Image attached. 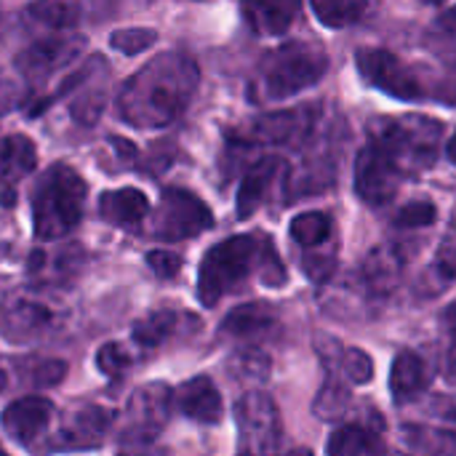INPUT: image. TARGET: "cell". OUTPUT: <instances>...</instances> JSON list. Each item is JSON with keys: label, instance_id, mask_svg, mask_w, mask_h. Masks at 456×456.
Returning a JSON list of instances; mask_svg holds the SVG:
<instances>
[{"label": "cell", "instance_id": "6da1fadb", "mask_svg": "<svg viewBox=\"0 0 456 456\" xmlns=\"http://www.w3.org/2000/svg\"><path fill=\"white\" fill-rule=\"evenodd\" d=\"M200 83L192 56L166 51L139 67L118 91V118L142 131H158L179 120Z\"/></svg>", "mask_w": 456, "mask_h": 456}, {"label": "cell", "instance_id": "7a4b0ae2", "mask_svg": "<svg viewBox=\"0 0 456 456\" xmlns=\"http://www.w3.org/2000/svg\"><path fill=\"white\" fill-rule=\"evenodd\" d=\"M251 275H259L270 289L286 283V267L270 238L232 235L206 251L198 273V299L214 307L222 297L238 291Z\"/></svg>", "mask_w": 456, "mask_h": 456}, {"label": "cell", "instance_id": "3957f363", "mask_svg": "<svg viewBox=\"0 0 456 456\" xmlns=\"http://www.w3.org/2000/svg\"><path fill=\"white\" fill-rule=\"evenodd\" d=\"M86 182L72 166L53 163L43 171L32 192V222L40 240H59L69 235L86 208Z\"/></svg>", "mask_w": 456, "mask_h": 456}, {"label": "cell", "instance_id": "277c9868", "mask_svg": "<svg viewBox=\"0 0 456 456\" xmlns=\"http://www.w3.org/2000/svg\"><path fill=\"white\" fill-rule=\"evenodd\" d=\"M369 134L403 176H417L436 166L444 126L428 115H398L377 118L369 126Z\"/></svg>", "mask_w": 456, "mask_h": 456}, {"label": "cell", "instance_id": "5b68a950", "mask_svg": "<svg viewBox=\"0 0 456 456\" xmlns=\"http://www.w3.org/2000/svg\"><path fill=\"white\" fill-rule=\"evenodd\" d=\"M326 72H329V56L323 53L321 45L307 40H289L262 56L254 91L270 102L289 99L321 83Z\"/></svg>", "mask_w": 456, "mask_h": 456}, {"label": "cell", "instance_id": "8992f818", "mask_svg": "<svg viewBox=\"0 0 456 456\" xmlns=\"http://www.w3.org/2000/svg\"><path fill=\"white\" fill-rule=\"evenodd\" d=\"M318 123V104L310 107H291L267 115H256L227 134L232 144L240 147H283L297 144L310 136Z\"/></svg>", "mask_w": 456, "mask_h": 456}, {"label": "cell", "instance_id": "52a82bcc", "mask_svg": "<svg viewBox=\"0 0 456 456\" xmlns=\"http://www.w3.org/2000/svg\"><path fill=\"white\" fill-rule=\"evenodd\" d=\"M211 227H214V214L195 192L182 187H168L160 195V203L152 214L150 232L160 240L174 243V240L198 238Z\"/></svg>", "mask_w": 456, "mask_h": 456}, {"label": "cell", "instance_id": "ba28073f", "mask_svg": "<svg viewBox=\"0 0 456 456\" xmlns=\"http://www.w3.org/2000/svg\"><path fill=\"white\" fill-rule=\"evenodd\" d=\"M59 310L37 294L11 291L0 299V337L13 345L45 339L51 331L59 329Z\"/></svg>", "mask_w": 456, "mask_h": 456}, {"label": "cell", "instance_id": "9c48e42d", "mask_svg": "<svg viewBox=\"0 0 456 456\" xmlns=\"http://www.w3.org/2000/svg\"><path fill=\"white\" fill-rule=\"evenodd\" d=\"M238 449L243 454H273L281 449L283 425L275 401L267 393H246L235 403Z\"/></svg>", "mask_w": 456, "mask_h": 456}, {"label": "cell", "instance_id": "30bf717a", "mask_svg": "<svg viewBox=\"0 0 456 456\" xmlns=\"http://www.w3.org/2000/svg\"><path fill=\"white\" fill-rule=\"evenodd\" d=\"M86 48V37L75 35V32H51L48 37L35 40L32 45H27L24 51L16 53L13 64L21 72L24 80H29L32 86L45 83L51 75L67 69Z\"/></svg>", "mask_w": 456, "mask_h": 456}, {"label": "cell", "instance_id": "8fae6325", "mask_svg": "<svg viewBox=\"0 0 456 456\" xmlns=\"http://www.w3.org/2000/svg\"><path fill=\"white\" fill-rule=\"evenodd\" d=\"M355 64L358 72L363 75V80L379 91H385L387 96L411 102V99H422V86L414 75L411 67H406L393 51L385 48H361L355 53Z\"/></svg>", "mask_w": 456, "mask_h": 456}, {"label": "cell", "instance_id": "7c38bea8", "mask_svg": "<svg viewBox=\"0 0 456 456\" xmlns=\"http://www.w3.org/2000/svg\"><path fill=\"white\" fill-rule=\"evenodd\" d=\"M403 174L385 155V150L369 142L355 158V192L369 206H385L398 195Z\"/></svg>", "mask_w": 456, "mask_h": 456}, {"label": "cell", "instance_id": "4fadbf2b", "mask_svg": "<svg viewBox=\"0 0 456 456\" xmlns=\"http://www.w3.org/2000/svg\"><path fill=\"white\" fill-rule=\"evenodd\" d=\"M171 390L163 382H152L139 387L131 401H128V430L126 438L128 441H152L158 438V433L166 428L168 417H171Z\"/></svg>", "mask_w": 456, "mask_h": 456}, {"label": "cell", "instance_id": "5bb4252c", "mask_svg": "<svg viewBox=\"0 0 456 456\" xmlns=\"http://www.w3.org/2000/svg\"><path fill=\"white\" fill-rule=\"evenodd\" d=\"M51 417H53V403L48 398L27 395V398H19L3 409L0 428L19 446H32L48 430Z\"/></svg>", "mask_w": 456, "mask_h": 456}, {"label": "cell", "instance_id": "9a60e30c", "mask_svg": "<svg viewBox=\"0 0 456 456\" xmlns=\"http://www.w3.org/2000/svg\"><path fill=\"white\" fill-rule=\"evenodd\" d=\"M112 425V414L107 409L99 406H83L77 411H72L64 425L56 430L53 436V446L56 452H80V449H94L99 446V441L107 436Z\"/></svg>", "mask_w": 456, "mask_h": 456}, {"label": "cell", "instance_id": "2e32d148", "mask_svg": "<svg viewBox=\"0 0 456 456\" xmlns=\"http://www.w3.org/2000/svg\"><path fill=\"white\" fill-rule=\"evenodd\" d=\"M174 403H176L179 414H184L187 419H192L198 425H216L222 419V409H224L222 395L208 377H195V379L184 382L176 390Z\"/></svg>", "mask_w": 456, "mask_h": 456}, {"label": "cell", "instance_id": "e0dca14e", "mask_svg": "<svg viewBox=\"0 0 456 456\" xmlns=\"http://www.w3.org/2000/svg\"><path fill=\"white\" fill-rule=\"evenodd\" d=\"M99 214L107 224L118 230H139L150 214V200L136 187L110 190L99 198Z\"/></svg>", "mask_w": 456, "mask_h": 456}, {"label": "cell", "instance_id": "ac0fdd59", "mask_svg": "<svg viewBox=\"0 0 456 456\" xmlns=\"http://www.w3.org/2000/svg\"><path fill=\"white\" fill-rule=\"evenodd\" d=\"M433 371L428 366V361L411 350H403L395 355L393 369H390V393L395 403H411L417 401L428 387H430Z\"/></svg>", "mask_w": 456, "mask_h": 456}, {"label": "cell", "instance_id": "d6986e66", "mask_svg": "<svg viewBox=\"0 0 456 456\" xmlns=\"http://www.w3.org/2000/svg\"><path fill=\"white\" fill-rule=\"evenodd\" d=\"M37 150L35 142L24 134H11L0 139V187L11 195V190L35 171Z\"/></svg>", "mask_w": 456, "mask_h": 456}, {"label": "cell", "instance_id": "ffe728a7", "mask_svg": "<svg viewBox=\"0 0 456 456\" xmlns=\"http://www.w3.org/2000/svg\"><path fill=\"white\" fill-rule=\"evenodd\" d=\"M190 326L192 331L200 326L195 315L176 313V310H155L134 326V342L142 347H160L171 342L174 337L184 334Z\"/></svg>", "mask_w": 456, "mask_h": 456}, {"label": "cell", "instance_id": "44dd1931", "mask_svg": "<svg viewBox=\"0 0 456 456\" xmlns=\"http://www.w3.org/2000/svg\"><path fill=\"white\" fill-rule=\"evenodd\" d=\"M403 270H406V256H403L401 246L385 243V246H377L369 254V259L363 265V281L371 289V294L385 297L398 286Z\"/></svg>", "mask_w": 456, "mask_h": 456}, {"label": "cell", "instance_id": "7402d4cb", "mask_svg": "<svg viewBox=\"0 0 456 456\" xmlns=\"http://www.w3.org/2000/svg\"><path fill=\"white\" fill-rule=\"evenodd\" d=\"M278 326V310L267 302H248L227 313L222 321V334L235 339H256Z\"/></svg>", "mask_w": 456, "mask_h": 456}, {"label": "cell", "instance_id": "603a6c76", "mask_svg": "<svg viewBox=\"0 0 456 456\" xmlns=\"http://www.w3.org/2000/svg\"><path fill=\"white\" fill-rule=\"evenodd\" d=\"M302 0H240L243 16L259 35H283L297 19Z\"/></svg>", "mask_w": 456, "mask_h": 456}, {"label": "cell", "instance_id": "cb8c5ba5", "mask_svg": "<svg viewBox=\"0 0 456 456\" xmlns=\"http://www.w3.org/2000/svg\"><path fill=\"white\" fill-rule=\"evenodd\" d=\"M107 61H102L72 94L75 99L69 102V115L75 123L83 126H94L99 120V115L104 112L107 104Z\"/></svg>", "mask_w": 456, "mask_h": 456}, {"label": "cell", "instance_id": "d4e9b609", "mask_svg": "<svg viewBox=\"0 0 456 456\" xmlns=\"http://www.w3.org/2000/svg\"><path fill=\"white\" fill-rule=\"evenodd\" d=\"M283 163L278 158H262L254 166H248V171L243 174L240 190H238V216L248 219L265 200L273 179L281 174Z\"/></svg>", "mask_w": 456, "mask_h": 456}, {"label": "cell", "instance_id": "484cf974", "mask_svg": "<svg viewBox=\"0 0 456 456\" xmlns=\"http://www.w3.org/2000/svg\"><path fill=\"white\" fill-rule=\"evenodd\" d=\"M24 19L35 29L45 32H67L77 24L80 8L75 0H32L24 8Z\"/></svg>", "mask_w": 456, "mask_h": 456}, {"label": "cell", "instance_id": "4316f807", "mask_svg": "<svg viewBox=\"0 0 456 456\" xmlns=\"http://www.w3.org/2000/svg\"><path fill=\"white\" fill-rule=\"evenodd\" d=\"M326 452L331 456L382 454L385 452V444L366 425H345V428L334 430V436L326 444Z\"/></svg>", "mask_w": 456, "mask_h": 456}, {"label": "cell", "instance_id": "83f0119b", "mask_svg": "<svg viewBox=\"0 0 456 456\" xmlns=\"http://www.w3.org/2000/svg\"><path fill=\"white\" fill-rule=\"evenodd\" d=\"M72 254H77L75 248L67 251H56V254H45V251H35L29 259V275L35 281H45V283H59L67 275H75L80 270V259H69Z\"/></svg>", "mask_w": 456, "mask_h": 456}, {"label": "cell", "instance_id": "f1b7e54d", "mask_svg": "<svg viewBox=\"0 0 456 456\" xmlns=\"http://www.w3.org/2000/svg\"><path fill=\"white\" fill-rule=\"evenodd\" d=\"M310 8L321 24L331 29H342L355 24L366 13L369 0H310Z\"/></svg>", "mask_w": 456, "mask_h": 456}, {"label": "cell", "instance_id": "f546056e", "mask_svg": "<svg viewBox=\"0 0 456 456\" xmlns=\"http://www.w3.org/2000/svg\"><path fill=\"white\" fill-rule=\"evenodd\" d=\"M331 235V216L323 211H305L291 219V238L302 248H321Z\"/></svg>", "mask_w": 456, "mask_h": 456}, {"label": "cell", "instance_id": "4dcf8cb0", "mask_svg": "<svg viewBox=\"0 0 456 456\" xmlns=\"http://www.w3.org/2000/svg\"><path fill=\"white\" fill-rule=\"evenodd\" d=\"M21 379L27 387L32 390H48L56 387L59 382H64L67 377V363L56 361V358H32L27 363H21Z\"/></svg>", "mask_w": 456, "mask_h": 456}, {"label": "cell", "instance_id": "1f68e13d", "mask_svg": "<svg viewBox=\"0 0 456 456\" xmlns=\"http://www.w3.org/2000/svg\"><path fill=\"white\" fill-rule=\"evenodd\" d=\"M350 409V393L347 387H342L339 382H329L326 387H321V393L313 401V411L318 419L323 422H337L347 414Z\"/></svg>", "mask_w": 456, "mask_h": 456}, {"label": "cell", "instance_id": "d6a6232c", "mask_svg": "<svg viewBox=\"0 0 456 456\" xmlns=\"http://www.w3.org/2000/svg\"><path fill=\"white\" fill-rule=\"evenodd\" d=\"M158 43V32L152 27H123L110 35V45L120 53H142Z\"/></svg>", "mask_w": 456, "mask_h": 456}, {"label": "cell", "instance_id": "836d02e7", "mask_svg": "<svg viewBox=\"0 0 456 456\" xmlns=\"http://www.w3.org/2000/svg\"><path fill=\"white\" fill-rule=\"evenodd\" d=\"M339 369L353 385H369L374 379V361L361 347H347L339 355Z\"/></svg>", "mask_w": 456, "mask_h": 456}, {"label": "cell", "instance_id": "e575fe53", "mask_svg": "<svg viewBox=\"0 0 456 456\" xmlns=\"http://www.w3.org/2000/svg\"><path fill=\"white\" fill-rule=\"evenodd\" d=\"M436 216H438L436 206L419 200V203L403 206V208L395 214V224L403 227V230H419V227H430V224L436 222Z\"/></svg>", "mask_w": 456, "mask_h": 456}, {"label": "cell", "instance_id": "d590c367", "mask_svg": "<svg viewBox=\"0 0 456 456\" xmlns=\"http://www.w3.org/2000/svg\"><path fill=\"white\" fill-rule=\"evenodd\" d=\"M232 374L235 377H246V379H265L267 371H270V361L265 353L259 350H246V353H238L235 361H232Z\"/></svg>", "mask_w": 456, "mask_h": 456}, {"label": "cell", "instance_id": "8d00e7d4", "mask_svg": "<svg viewBox=\"0 0 456 456\" xmlns=\"http://www.w3.org/2000/svg\"><path fill=\"white\" fill-rule=\"evenodd\" d=\"M96 363H99L102 374H107V377H120V374L131 366V355H128L120 345L110 342V345H102V347H99Z\"/></svg>", "mask_w": 456, "mask_h": 456}, {"label": "cell", "instance_id": "74e56055", "mask_svg": "<svg viewBox=\"0 0 456 456\" xmlns=\"http://www.w3.org/2000/svg\"><path fill=\"white\" fill-rule=\"evenodd\" d=\"M147 267H150L160 281H171V278H176L179 270H182V256L158 248V251H150V254H147Z\"/></svg>", "mask_w": 456, "mask_h": 456}, {"label": "cell", "instance_id": "f35d334b", "mask_svg": "<svg viewBox=\"0 0 456 456\" xmlns=\"http://www.w3.org/2000/svg\"><path fill=\"white\" fill-rule=\"evenodd\" d=\"M444 323H446V334H449V353H446V371L449 379L456 382V299L446 307L444 313Z\"/></svg>", "mask_w": 456, "mask_h": 456}, {"label": "cell", "instance_id": "ab89813d", "mask_svg": "<svg viewBox=\"0 0 456 456\" xmlns=\"http://www.w3.org/2000/svg\"><path fill=\"white\" fill-rule=\"evenodd\" d=\"M436 270L446 278V281H456V240L454 238H449L444 246H441V251H438V256H436Z\"/></svg>", "mask_w": 456, "mask_h": 456}, {"label": "cell", "instance_id": "60d3db41", "mask_svg": "<svg viewBox=\"0 0 456 456\" xmlns=\"http://www.w3.org/2000/svg\"><path fill=\"white\" fill-rule=\"evenodd\" d=\"M334 270V259L329 254H318V256H305V273L313 278V281H326Z\"/></svg>", "mask_w": 456, "mask_h": 456}, {"label": "cell", "instance_id": "b9f144b4", "mask_svg": "<svg viewBox=\"0 0 456 456\" xmlns=\"http://www.w3.org/2000/svg\"><path fill=\"white\" fill-rule=\"evenodd\" d=\"M16 102H19V88L13 83H8V80H0V118L8 110H13Z\"/></svg>", "mask_w": 456, "mask_h": 456}, {"label": "cell", "instance_id": "7bdbcfd3", "mask_svg": "<svg viewBox=\"0 0 456 456\" xmlns=\"http://www.w3.org/2000/svg\"><path fill=\"white\" fill-rule=\"evenodd\" d=\"M446 155H449V160L456 166V134L449 139V144H446Z\"/></svg>", "mask_w": 456, "mask_h": 456}, {"label": "cell", "instance_id": "ee69618b", "mask_svg": "<svg viewBox=\"0 0 456 456\" xmlns=\"http://www.w3.org/2000/svg\"><path fill=\"white\" fill-rule=\"evenodd\" d=\"M5 385H8V379H5V371H3V369H0V390H3V387H5Z\"/></svg>", "mask_w": 456, "mask_h": 456}, {"label": "cell", "instance_id": "f6af8a7d", "mask_svg": "<svg viewBox=\"0 0 456 456\" xmlns=\"http://www.w3.org/2000/svg\"><path fill=\"white\" fill-rule=\"evenodd\" d=\"M422 3H430V5H441L444 0H422Z\"/></svg>", "mask_w": 456, "mask_h": 456}, {"label": "cell", "instance_id": "bcb514c9", "mask_svg": "<svg viewBox=\"0 0 456 456\" xmlns=\"http://www.w3.org/2000/svg\"><path fill=\"white\" fill-rule=\"evenodd\" d=\"M3 454H5V449H3V446H0V456H3Z\"/></svg>", "mask_w": 456, "mask_h": 456}]
</instances>
